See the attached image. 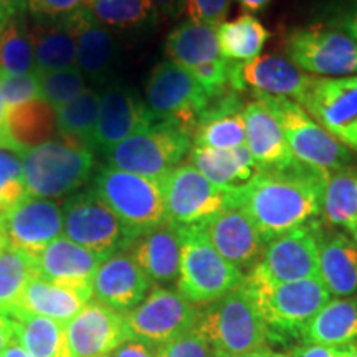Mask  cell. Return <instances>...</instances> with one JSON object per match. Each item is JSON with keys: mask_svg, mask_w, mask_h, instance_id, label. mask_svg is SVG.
<instances>
[{"mask_svg": "<svg viewBox=\"0 0 357 357\" xmlns=\"http://www.w3.org/2000/svg\"><path fill=\"white\" fill-rule=\"evenodd\" d=\"M328 174L303 164L289 171H257L248 182L234 189L235 205L247 213L268 243L287 231L319 222Z\"/></svg>", "mask_w": 357, "mask_h": 357, "instance_id": "cell-1", "label": "cell"}, {"mask_svg": "<svg viewBox=\"0 0 357 357\" xmlns=\"http://www.w3.org/2000/svg\"><path fill=\"white\" fill-rule=\"evenodd\" d=\"M243 287L265 319L271 336L276 333L300 334L331 300V293L326 289L319 276L273 283L257 268H252L245 275Z\"/></svg>", "mask_w": 357, "mask_h": 357, "instance_id": "cell-2", "label": "cell"}, {"mask_svg": "<svg viewBox=\"0 0 357 357\" xmlns=\"http://www.w3.org/2000/svg\"><path fill=\"white\" fill-rule=\"evenodd\" d=\"M195 328L213 351L235 357H247L265 349L268 337H271L265 319L243 284L200 307Z\"/></svg>", "mask_w": 357, "mask_h": 357, "instance_id": "cell-3", "label": "cell"}, {"mask_svg": "<svg viewBox=\"0 0 357 357\" xmlns=\"http://www.w3.org/2000/svg\"><path fill=\"white\" fill-rule=\"evenodd\" d=\"M93 154L89 146L61 136L25 151L22 166L26 194L43 199L75 194L91 176Z\"/></svg>", "mask_w": 357, "mask_h": 357, "instance_id": "cell-4", "label": "cell"}, {"mask_svg": "<svg viewBox=\"0 0 357 357\" xmlns=\"http://www.w3.org/2000/svg\"><path fill=\"white\" fill-rule=\"evenodd\" d=\"M178 236L181 265L176 283L185 300L208 305L242 287L245 273L217 252L200 223L178 227Z\"/></svg>", "mask_w": 357, "mask_h": 357, "instance_id": "cell-5", "label": "cell"}, {"mask_svg": "<svg viewBox=\"0 0 357 357\" xmlns=\"http://www.w3.org/2000/svg\"><path fill=\"white\" fill-rule=\"evenodd\" d=\"M192 149V136L177 123L155 119L106 153L109 167L162 181Z\"/></svg>", "mask_w": 357, "mask_h": 357, "instance_id": "cell-6", "label": "cell"}, {"mask_svg": "<svg viewBox=\"0 0 357 357\" xmlns=\"http://www.w3.org/2000/svg\"><path fill=\"white\" fill-rule=\"evenodd\" d=\"M253 98L261 101L278 119L294 159L303 166L333 172L354 164L351 151L316 123L296 101L257 91H253Z\"/></svg>", "mask_w": 357, "mask_h": 357, "instance_id": "cell-7", "label": "cell"}, {"mask_svg": "<svg viewBox=\"0 0 357 357\" xmlns=\"http://www.w3.org/2000/svg\"><path fill=\"white\" fill-rule=\"evenodd\" d=\"M93 182L96 194L137 236L167 222L160 181L119 169L101 167Z\"/></svg>", "mask_w": 357, "mask_h": 357, "instance_id": "cell-8", "label": "cell"}, {"mask_svg": "<svg viewBox=\"0 0 357 357\" xmlns=\"http://www.w3.org/2000/svg\"><path fill=\"white\" fill-rule=\"evenodd\" d=\"M61 213L63 236L105 260L116 253L128 252L137 238L95 189H84L68 195Z\"/></svg>", "mask_w": 357, "mask_h": 357, "instance_id": "cell-9", "label": "cell"}, {"mask_svg": "<svg viewBox=\"0 0 357 357\" xmlns=\"http://www.w3.org/2000/svg\"><path fill=\"white\" fill-rule=\"evenodd\" d=\"M211 100L192 71L171 60L155 65L146 82L144 101L151 113L177 123L190 136Z\"/></svg>", "mask_w": 357, "mask_h": 357, "instance_id": "cell-10", "label": "cell"}, {"mask_svg": "<svg viewBox=\"0 0 357 357\" xmlns=\"http://www.w3.org/2000/svg\"><path fill=\"white\" fill-rule=\"evenodd\" d=\"M284 50L289 61L318 78L357 75V40L324 26L296 29L287 37Z\"/></svg>", "mask_w": 357, "mask_h": 357, "instance_id": "cell-11", "label": "cell"}, {"mask_svg": "<svg viewBox=\"0 0 357 357\" xmlns=\"http://www.w3.org/2000/svg\"><path fill=\"white\" fill-rule=\"evenodd\" d=\"M167 222L177 227L197 225L235 205L234 189L207 181L192 164H181L162 178Z\"/></svg>", "mask_w": 357, "mask_h": 357, "instance_id": "cell-12", "label": "cell"}, {"mask_svg": "<svg viewBox=\"0 0 357 357\" xmlns=\"http://www.w3.org/2000/svg\"><path fill=\"white\" fill-rule=\"evenodd\" d=\"M199 310L177 289L154 287L142 303L124 312V318L131 337L158 347L195 328Z\"/></svg>", "mask_w": 357, "mask_h": 357, "instance_id": "cell-13", "label": "cell"}, {"mask_svg": "<svg viewBox=\"0 0 357 357\" xmlns=\"http://www.w3.org/2000/svg\"><path fill=\"white\" fill-rule=\"evenodd\" d=\"M298 105L342 146L357 154V75L342 78L316 77Z\"/></svg>", "mask_w": 357, "mask_h": 357, "instance_id": "cell-14", "label": "cell"}, {"mask_svg": "<svg viewBox=\"0 0 357 357\" xmlns=\"http://www.w3.org/2000/svg\"><path fill=\"white\" fill-rule=\"evenodd\" d=\"M0 230L7 245L35 258L63 234V213L53 199L25 194L0 215Z\"/></svg>", "mask_w": 357, "mask_h": 357, "instance_id": "cell-15", "label": "cell"}, {"mask_svg": "<svg viewBox=\"0 0 357 357\" xmlns=\"http://www.w3.org/2000/svg\"><path fill=\"white\" fill-rule=\"evenodd\" d=\"M319 222L276 236L265 245L255 266L273 283H289L319 276Z\"/></svg>", "mask_w": 357, "mask_h": 357, "instance_id": "cell-16", "label": "cell"}, {"mask_svg": "<svg viewBox=\"0 0 357 357\" xmlns=\"http://www.w3.org/2000/svg\"><path fill=\"white\" fill-rule=\"evenodd\" d=\"M155 116L151 113L139 95L126 84L114 82L105 88L100 100V113L91 139L93 153L105 155L111 147L131 134L153 124Z\"/></svg>", "mask_w": 357, "mask_h": 357, "instance_id": "cell-17", "label": "cell"}, {"mask_svg": "<svg viewBox=\"0 0 357 357\" xmlns=\"http://www.w3.org/2000/svg\"><path fill=\"white\" fill-rule=\"evenodd\" d=\"M66 336L71 357H102L131 339V333L124 312L91 300L66 324Z\"/></svg>", "mask_w": 357, "mask_h": 357, "instance_id": "cell-18", "label": "cell"}, {"mask_svg": "<svg viewBox=\"0 0 357 357\" xmlns=\"http://www.w3.org/2000/svg\"><path fill=\"white\" fill-rule=\"evenodd\" d=\"M63 20L77 40V68L84 79L105 88L118 82L119 45L113 32L93 20L86 8Z\"/></svg>", "mask_w": 357, "mask_h": 357, "instance_id": "cell-19", "label": "cell"}, {"mask_svg": "<svg viewBox=\"0 0 357 357\" xmlns=\"http://www.w3.org/2000/svg\"><path fill=\"white\" fill-rule=\"evenodd\" d=\"M200 225L217 252L238 270L250 271L260 261L266 243L238 205L223 208Z\"/></svg>", "mask_w": 357, "mask_h": 357, "instance_id": "cell-20", "label": "cell"}, {"mask_svg": "<svg viewBox=\"0 0 357 357\" xmlns=\"http://www.w3.org/2000/svg\"><path fill=\"white\" fill-rule=\"evenodd\" d=\"M245 144L257 164V171H289L301 166L289 149L278 119L263 105L253 100L243 108Z\"/></svg>", "mask_w": 357, "mask_h": 357, "instance_id": "cell-21", "label": "cell"}, {"mask_svg": "<svg viewBox=\"0 0 357 357\" xmlns=\"http://www.w3.org/2000/svg\"><path fill=\"white\" fill-rule=\"evenodd\" d=\"M153 289V283L137 266L129 252L105 260L93 278V300L118 312L136 307Z\"/></svg>", "mask_w": 357, "mask_h": 357, "instance_id": "cell-22", "label": "cell"}, {"mask_svg": "<svg viewBox=\"0 0 357 357\" xmlns=\"http://www.w3.org/2000/svg\"><path fill=\"white\" fill-rule=\"evenodd\" d=\"M105 258L60 236L35 257L38 276L93 294V278Z\"/></svg>", "mask_w": 357, "mask_h": 357, "instance_id": "cell-23", "label": "cell"}, {"mask_svg": "<svg viewBox=\"0 0 357 357\" xmlns=\"http://www.w3.org/2000/svg\"><path fill=\"white\" fill-rule=\"evenodd\" d=\"M128 252L151 283L167 284L177 281L181 265V236L178 227L174 223L166 222L137 236Z\"/></svg>", "mask_w": 357, "mask_h": 357, "instance_id": "cell-24", "label": "cell"}, {"mask_svg": "<svg viewBox=\"0 0 357 357\" xmlns=\"http://www.w3.org/2000/svg\"><path fill=\"white\" fill-rule=\"evenodd\" d=\"M319 278L334 298L357 293V242L344 231H318Z\"/></svg>", "mask_w": 357, "mask_h": 357, "instance_id": "cell-25", "label": "cell"}, {"mask_svg": "<svg viewBox=\"0 0 357 357\" xmlns=\"http://www.w3.org/2000/svg\"><path fill=\"white\" fill-rule=\"evenodd\" d=\"M242 78L253 91L301 102L316 77L305 73L284 58L263 55L243 63Z\"/></svg>", "mask_w": 357, "mask_h": 357, "instance_id": "cell-26", "label": "cell"}, {"mask_svg": "<svg viewBox=\"0 0 357 357\" xmlns=\"http://www.w3.org/2000/svg\"><path fill=\"white\" fill-rule=\"evenodd\" d=\"M91 300V293L35 276L25 287L19 305L13 311L42 316L66 326Z\"/></svg>", "mask_w": 357, "mask_h": 357, "instance_id": "cell-27", "label": "cell"}, {"mask_svg": "<svg viewBox=\"0 0 357 357\" xmlns=\"http://www.w3.org/2000/svg\"><path fill=\"white\" fill-rule=\"evenodd\" d=\"M189 160L213 185L222 189H235L243 185L257 172V164L247 144L234 149H212L192 146Z\"/></svg>", "mask_w": 357, "mask_h": 357, "instance_id": "cell-28", "label": "cell"}, {"mask_svg": "<svg viewBox=\"0 0 357 357\" xmlns=\"http://www.w3.org/2000/svg\"><path fill=\"white\" fill-rule=\"evenodd\" d=\"M305 344L354 346L357 342V296L334 298L300 331Z\"/></svg>", "mask_w": 357, "mask_h": 357, "instance_id": "cell-29", "label": "cell"}, {"mask_svg": "<svg viewBox=\"0 0 357 357\" xmlns=\"http://www.w3.org/2000/svg\"><path fill=\"white\" fill-rule=\"evenodd\" d=\"M29 29L37 73L77 66V40L65 20L35 19Z\"/></svg>", "mask_w": 357, "mask_h": 357, "instance_id": "cell-30", "label": "cell"}, {"mask_svg": "<svg viewBox=\"0 0 357 357\" xmlns=\"http://www.w3.org/2000/svg\"><path fill=\"white\" fill-rule=\"evenodd\" d=\"M164 52L167 60L189 70L225 58L220 52L217 26L192 20L177 25L167 35Z\"/></svg>", "mask_w": 357, "mask_h": 357, "instance_id": "cell-31", "label": "cell"}, {"mask_svg": "<svg viewBox=\"0 0 357 357\" xmlns=\"http://www.w3.org/2000/svg\"><path fill=\"white\" fill-rule=\"evenodd\" d=\"M8 318L15 341L32 357H71L65 324L24 311H13Z\"/></svg>", "mask_w": 357, "mask_h": 357, "instance_id": "cell-32", "label": "cell"}, {"mask_svg": "<svg viewBox=\"0 0 357 357\" xmlns=\"http://www.w3.org/2000/svg\"><path fill=\"white\" fill-rule=\"evenodd\" d=\"M323 217L357 242V167L347 166L326 176Z\"/></svg>", "mask_w": 357, "mask_h": 357, "instance_id": "cell-33", "label": "cell"}, {"mask_svg": "<svg viewBox=\"0 0 357 357\" xmlns=\"http://www.w3.org/2000/svg\"><path fill=\"white\" fill-rule=\"evenodd\" d=\"M8 129L13 141L25 154V151L32 147L56 139V109L42 98L26 101L8 109Z\"/></svg>", "mask_w": 357, "mask_h": 357, "instance_id": "cell-34", "label": "cell"}, {"mask_svg": "<svg viewBox=\"0 0 357 357\" xmlns=\"http://www.w3.org/2000/svg\"><path fill=\"white\" fill-rule=\"evenodd\" d=\"M222 55L230 61L248 63L260 56L270 32L252 13H243L235 20L223 22L217 26Z\"/></svg>", "mask_w": 357, "mask_h": 357, "instance_id": "cell-35", "label": "cell"}, {"mask_svg": "<svg viewBox=\"0 0 357 357\" xmlns=\"http://www.w3.org/2000/svg\"><path fill=\"white\" fill-rule=\"evenodd\" d=\"M86 10L111 32L146 29L159 19V10L149 0H89Z\"/></svg>", "mask_w": 357, "mask_h": 357, "instance_id": "cell-36", "label": "cell"}, {"mask_svg": "<svg viewBox=\"0 0 357 357\" xmlns=\"http://www.w3.org/2000/svg\"><path fill=\"white\" fill-rule=\"evenodd\" d=\"M38 276L35 258L6 245L0 250V312L8 316L19 305L29 281Z\"/></svg>", "mask_w": 357, "mask_h": 357, "instance_id": "cell-37", "label": "cell"}, {"mask_svg": "<svg viewBox=\"0 0 357 357\" xmlns=\"http://www.w3.org/2000/svg\"><path fill=\"white\" fill-rule=\"evenodd\" d=\"M100 93L91 88H86L82 95H78L75 100L58 108V136L79 141L91 147L93 132H95L98 113H100Z\"/></svg>", "mask_w": 357, "mask_h": 357, "instance_id": "cell-38", "label": "cell"}, {"mask_svg": "<svg viewBox=\"0 0 357 357\" xmlns=\"http://www.w3.org/2000/svg\"><path fill=\"white\" fill-rule=\"evenodd\" d=\"M37 73L32 42L24 22L13 19L0 33V75Z\"/></svg>", "mask_w": 357, "mask_h": 357, "instance_id": "cell-39", "label": "cell"}, {"mask_svg": "<svg viewBox=\"0 0 357 357\" xmlns=\"http://www.w3.org/2000/svg\"><path fill=\"white\" fill-rule=\"evenodd\" d=\"M37 75L40 82V98L55 109L75 100L86 89V79L77 66Z\"/></svg>", "mask_w": 357, "mask_h": 357, "instance_id": "cell-40", "label": "cell"}, {"mask_svg": "<svg viewBox=\"0 0 357 357\" xmlns=\"http://www.w3.org/2000/svg\"><path fill=\"white\" fill-rule=\"evenodd\" d=\"M25 194L22 155L0 147V215Z\"/></svg>", "mask_w": 357, "mask_h": 357, "instance_id": "cell-41", "label": "cell"}, {"mask_svg": "<svg viewBox=\"0 0 357 357\" xmlns=\"http://www.w3.org/2000/svg\"><path fill=\"white\" fill-rule=\"evenodd\" d=\"M215 354L197 328H192L166 344L155 347V357H215Z\"/></svg>", "mask_w": 357, "mask_h": 357, "instance_id": "cell-42", "label": "cell"}, {"mask_svg": "<svg viewBox=\"0 0 357 357\" xmlns=\"http://www.w3.org/2000/svg\"><path fill=\"white\" fill-rule=\"evenodd\" d=\"M0 84H2L7 109L40 98V82L37 73L0 75Z\"/></svg>", "mask_w": 357, "mask_h": 357, "instance_id": "cell-43", "label": "cell"}, {"mask_svg": "<svg viewBox=\"0 0 357 357\" xmlns=\"http://www.w3.org/2000/svg\"><path fill=\"white\" fill-rule=\"evenodd\" d=\"M89 0H26V10L35 19L63 20L83 8H86Z\"/></svg>", "mask_w": 357, "mask_h": 357, "instance_id": "cell-44", "label": "cell"}, {"mask_svg": "<svg viewBox=\"0 0 357 357\" xmlns=\"http://www.w3.org/2000/svg\"><path fill=\"white\" fill-rule=\"evenodd\" d=\"M231 0H185L184 12L192 22L218 26L225 22Z\"/></svg>", "mask_w": 357, "mask_h": 357, "instance_id": "cell-45", "label": "cell"}, {"mask_svg": "<svg viewBox=\"0 0 357 357\" xmlns=\"http://www.w3.org/2000/svg\"><path fill=\"white\" fill-rule=\"evenodd\" d=\"M356 346L303 344L294 347L288 357H351Z\"/></svg>", "mask_w": 357, "mask_h": 357, "instance_id": "cell-46", "label": "cell"}, {"mask_svg": "<svg viewBox=\"0 0 357 357\" xmlns=\"http://www.w3.org/2000/svg\"><path fill=\"white\" fill-rule=\"evenodd\" d=\"M333 25L336 26L339 32H344L346 35L357 40V0H349L341 8L336 19L333 20Z\"/></svg>", "mask_w": 357, "mask_h": 357, "instance_id": "cell-47", "label": "cell"}, {"mask_svg": "<svg viewBox=\"0 0 357 357\" xmlns=\"http://www.w3.org/2000/svg\"><path fill=\"white\" fill-rule=\"evenodd\" d=\"M109 357H155V346L131 337L116 347Z\"/></svg>", "mask_w": 357, "mask_h": 357, "instance_id": "cell-48", "label": "cell"}, {"mask_svg": "<svg viewBox=\"0 0 357 357\" xmlns=\"http://www.w3.org/2000/svg\"><path fill=\"white\" fill-rule=\"evenodd\" d=\"M0 147L24 155V151L17 146L15 141H13L10 129H8V109H7L6 100H3L2 84H0Z\"/></svg>", "mask_w": 357, "mask_h": 357, "instance_id": "cell-49", "label": "cell"}, {"mask_svg": "<svg viewBox=\"0 0 357 357\" xmlns=\"http://www.w3.org/2000/svg\"><path fill=\"white\" fill-rule=\"evenodd\" d=\"M149 2L166 17H177L178 13L184 12L185 6V0H149Z\"/></svg>", "mask_w": 357, "mask_h": 357, "instance_id": "cell-50", "label": "cell"}, {"mask_svg": "<svg viewBox=\"0 0 357 357\" xmlns=\"http://www.w3.org/2000/svg\"><path fill=\"white\" fill-rule=\"evenodd\" d=\"M13 341H15V334H13L12 321L8 316L0 312V354H2Z\"/></svg>", "mask_w": 357, "mask_h": 357, "instance_id": "cell-51", "label": "cell"}, {"mask_svg": "<svg viewBox=\"0 0 357 357\" xmlns=\"http://www.w3.org/2000/svg\"><path fill=\"white\" fill-rule=\"evenodd\" d=\"M0 8L7 12L12 19H17L26 10V0H0Z\"/></svg>", "mask_w": 357, "mask_h": 357, "instance_id": "cell-52", "label": "cell"}, {"mask_svg": "<svg viewBox=\"0 0 357 357\" xmlns=\"http://www.w3.org/2000/svg\"><path fill=\"white\" fill-rule=\"evenodd\" d=\"M236 2L240 3V7H242L245 12L252 13L253 15V13L265 10V8L270 6L271 0H236Z\"/></svg>", "mask_w": 357, "mask_h": 357, "instance_id": "cell-53", "label": "cell"}, {"mask_svg": "<svg viewBox=\"0 0 357 357\" xmlns=\"http://www.w3.org/2000/svg\"><path fill=\"white\" fill-rule=\"evenodd\" d=\"M0 357H32V356H30L29 352H26L24 347L19 344V342L13 341L12 344L7 347V349L0 354Z\"/></svg>", "mask_w": 357, "mask_h": 357, "instance_id": "cell-54", "label": "cell"}, {"mask_svg": "<svg viewBox=\"0 0 357 357\" xmlns=\"http://www.w3.org/2000/svg\"><path fill=\"white\" fill-rule=\"evenodd\" d=\"M248 357H288V356H283V354H278V352H273L270 349H260L257 352H253V354H250Z\"/></svg>", "mask_w": 357, "mask_h": 357, "instance_id": "cell-55", "label": "cell"}, {"mask_svg": "<svg viewBox=\"0 0 357 357\" xmlns=\"http://www.w3.org/2000/svg\"><path fill=\"white\" fill-rule=\"evenodd\" d=\"M13 19H12V17L10 15H8V13L7 12H3L2 10V8H0V33H2L3 32V30H6V26L8 25V24H10V22H12Z\"/></svg>", "mask_w": 357, "mask_h": 357, "instance_id": "cell-56", "label": "cell"}, {"mask_svg": "<svg viewBox=\"0 0 357 357\" xmlns=\"http://www.w3.org/2000/svg\"><path fill=\"white\" fill-rule=\"evenodd\" d=\"M6 245H7V242H6V238H3L2 230H0V250H2L3 247H6Z\"/></svg>", "mask_w": 357, "mask_h": 357, "instance_id": "cell-57", "label": "cell"}, {"mask_svg": "<svg viewBox=\"0 0 357 357\" xmlns=\"http://www.w3.org/2000/svg\"><path fill=\"white\" fill-rule=\"evenodd\" d=\"M215 357H235V356H229V354H220V352H217ZM248 357V356H247Z\"/></svg>", "mask_w": 357, "mask_h": 357, "instance_id": "cell-58", "label": "cell"}, {"mask_svg": "<svg viewBox=\"0 0 357 357\" xmlns=\"http://www.w3.org/2000/svg\"><path fill=\"white\" fill-rule=\"evenodd\" d=\"M351 357H357V346L354 347V351H352V354H351Z\"/></svg>", "mask_w": 357, "mask_h": 357, "instance_id": "cell-59", "label": "cell"}, {"mask_svg": "<svg viewBox=\"0 0 357 357\" xmlns=\"http://www.w3.org/2000/svg\"><path fill=\"white\" fill-rule=\"evenodd\" d=\"M102 357H109V356H102Z\"/></svg>", "mask_w": 357, "mask_h": 357, "instance_id": "cell-60", "label": "cell"}]
</instances>
